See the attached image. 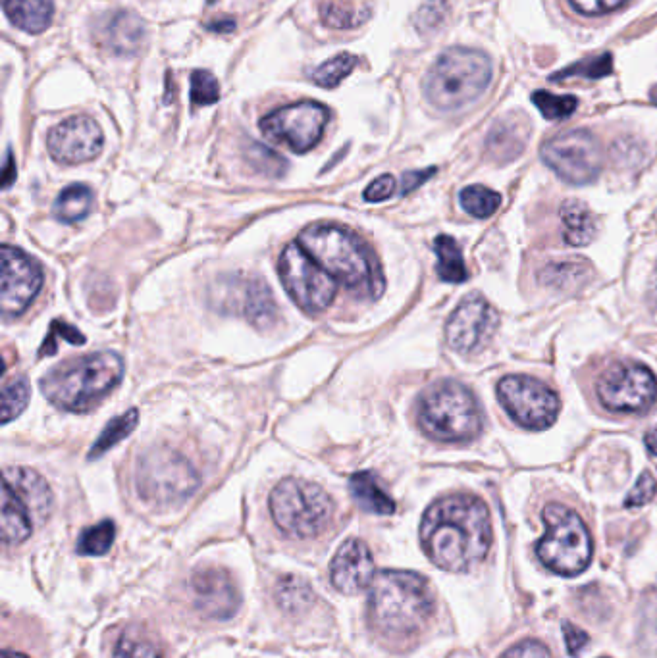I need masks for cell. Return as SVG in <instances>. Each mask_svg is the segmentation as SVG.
Instances as JSON below:
<instances>
[{
  "label": "cell",
  "instance_id": "cell-28",
  "mask_svg": "<svg viewBox=\"0 0 657 658\" xmlns=\"http://www.w3.org/2000/svg\"><path fill=\"white\" fill-rule=\"evenodd\" d=\"M143 33V24L135 16L130 12H118L106 26V47L116 54H132L139 49Z\"/></svg>",
  "mask_w": 657,
  "mask_h": 658
},
{
  "label": "cell",
  "instance_id": "cell-31",
  "mask_svg": "<svg viewBox=\"0 0 657 658\" xmlns=\"http://www.w3.org/2000/svg\"><path fill=\"white\" fill-rule=\"evenodd\" d=\"M91 204L93 193L87 185H70L58 195L54 203V216L64 224H76L89 214Z\"/></svg>",
  "mask_w": 657,
  "mask_h": 658
},
{
  "label": "cell",
  "instance_id": "cell-23",
  "mask_svg": "<svg viewBox=\"0 0 657 658\" xmlns=\"http://www.w3.org/2000/svg\"><path fill=\"white\" fill-rule=\"evenodd\" d=\"M33 514L26 503L2 483V507H0V535L6 545H20L33 533Z\"/></svg>",
  "mask_w": 657,
  "mask_h": 658
},
{
  "label": "cell",
  "instance_id": "cell-30",
  "mask_svg": "<svg viewBox=\"0 0 657 658\" xmlns=\"http://www.w3.org/2000/svg\"><path fill=\"white\" fill-rule=\"evenodd\" d=\"M434 251L438 256V276L442 281L463 283L469 279L461 247L451 235H440L434 241Z\"/></svg>",
  "mask_w": 657,
  "mask_h": 658
},
{
  "label": "cell",
  "instance_id": "cell-8",
  "mask_svg": "<svg viewBox=\"0 0 657 658\" xmlns=\"http://www.w3.org/2000/svg\"><path fill=\"white\" fill-rule=\"evenodd\" d=\"M270 514L278 530L295 539H311L324 532L334 516V501L316 483L288 478L270 493Z\"/></svg>",
  "mask_w": 657,
  "mask_h": 658
},
{
  "label": "cell",
  "instance_id": "cell-11",
  "mask_svg": "<svg viewBox=\"0 0 657 658\" xmlns=\"http://www.w3.org/2000/svg\"><path fill=\"white\" fill-rule=\"evenodd\" d=\"M542 160L563 181L571 185H586L600 176L604 151L592 131L571 129L544 143Z\"/></svg>",
  "mask_w": 657,
  "mask_h": 658
},
{
  "label": "cell",
  "instance_id": "cell-19",
  "mask_svg": "<svg viewBox=\"0 0 657 658\" xmlns=\"http://www.w3.org/2000/svg\"><path fill=\"white\" fill-rule=\"evenodd\" d=\"M374 576V558L367 543L357 537L343 541L330 562L332 585L343 595H357L370 587Z\"/></svg>",
  "mask_w": 657,
  "mask_h": 658
},
{
  "label": "cell",
  "instance_id": "cell-21",
  "mask_svg": "<svg viewBox=\"0 0 657 658\" xmlns=\"http://www.w3.org/2000/svg\"><path fill=\"white\" fill-rule=\"evenodd\" d=\"M4 485H8L31 510L35 522H45L53 512L54 497L49 483L35 470L6 468Z\"/></svg>",
  "mask_w": 657,
  "mask_h": 658
},
{
  "label": "cell",
  "instance_id": "cell-36",
  "mask_svg": "<svg viewBox=\"0 0 657 658\" xmlns=\"http://www.w3.org/2000/svg\"><path fill=\"white\" fill-rule=\"evenodd\" d=\"M355 66H357V56H353L349 52H342V54L326 60L324 64H320L313 72V81L318 87L334 89L355 70Z\"/></svg>",
  "mask_w": 657,
  "mask_h": 658
},
{
  "label": "cell",
  "instance_id": "cell-46",
  "mask_svg": "<svg viewBox=\"0 0 657 658\" xmlns=\"http://www.w3.org/2000/svg\"><path fill=\"white\" fill-rule=\"evenodd\" d=\"M395 193V178L390 174H384L374 179L365 191V201L368 203H382L388 201Z\"/></svg>",
  "mask_w": 657,
  "mask_h": 658
},
{
  "label": "cell",
  "instance_id": "cell-48",
  "mask_svg": "<svg viewBox=\"0 0 657 658\" xmlns=\"http://www.w3.org/2000/svg\"><path fill=\"white\" fill-rule=\"evenodd\" d=\"M436 174V168H428V170H419V172H407L403 176V183H401V193L407 195L415 189H419L424 181L432 178Z\"/></svg>",
  "mask_w": 657,
  "mask_h": 658
},
{
  "label": "cell",
  "instance_id": "cell-1",
  "mask_svg": "<svg viewBox=\"0 0 657 658\" xmlns=\"http://www.w3.org/2000/svg\"><path fill=\"white\" fill-rule=\"evenodd\" d=\"M421 545L438 568L469 572L492 545V522L486 505L473 495H449L424 512Z\"/></svg>",
  "mask_w": 657,
  "mask_h": 658
},
{
  "label": "cell",
  "instance_id": "cell-38",
  "mask_svg": "<svg viewBox=\"0 0 657 658\" xmlns=\"http://www.w3.org/2000/svg\"><path fill=\"white\" fill-rule=\"evenodd\" d=\"M532 101L538 106V110L542 112L544 118L552 120V122H559L565 120L569 116L575 114L579 102L575 97H563V95H553L548 91H536L532 95Z\"/></svg>",
  "mask_w": 657,
  "mask_h": 658
},
{
  "label": "cell",
  "instance_id": "cell-17",
  "mask_svg": "<svg viewBox=\"0 0 657 658\" xmlns=\"http://www.w3.org/2000/svg\"><path fill=\"white\" fill-rule=\"evenodd\" d=\"M105 147L101 126L89 116H76L53 127L47 137L51 158L60 164H85L95 160Z\"/></svg>",
  "mask_w": 657,
  "mask_h": 658
},
{
  "label": "cell",
  "instance_id": "cell-25",
  "mask_svg": "<svg viewBox=\"0 0 657 658\" xmlns=\"http://www.w3.org/2000/svg\"><path fill=\"white\" fill-rule=\"evenodd\" d=\"M592 276V266L584 258H565V260H553L546 264L538 279L546 287L555 291H577L580 285H584Z\"/></svg>",
  "mask_w": 657,
  "mask_h": 658
},
{
  "label": "cell",
  "instance_id": "cell-12",
  "mask_svg": "<svg viewBox=\"0 0 657 658\" xmlns=\"http://www.w3.org/2000/svg\"><path fill=\"white\" fill-rule=\"evenodd\" d=\"M596 395L611 412L640 414L656 403V376L644 364L615 362L600 376Z\"/></svg>",
  "mask_w": 657,
  "mask_h": 658
},
{
  "label": "cell",
  "instance_id": "cell-29",
  "mask_svg": "<svg viewBox=\"0 0 657 658\" xmlns=\"http://www.w3.org/2000/svg\"><path fill=\"white\" fill-rule=\"evenodd\" d=\"M370 16L367 4L361 0H324L320 4V20L332 29H355Z\"/></svg>",
  "mask_w": 657,
  "mask_h": 658
},
{
  "label": "cell",
  "instance_id": "cell-43",
  "mask_svg": "<svg viewBox=\"0 0 657 658\" xmlns=\"http://www.w3.org/2000/svg\"><path fill=\"white\" fill-rule=\"evenodd\" d=\"M656 493V478H654L650 472H644V474L638 478V481H636V485L632 487L631 493L627 495V499H625V507H644V505H648V503L656 497Z\"/></svg>",
  "mask_w": 657,
  "mask_h": 658
},
{
  "label": "cell",
  "instance_id": "cell-24",
  "mask_svg": "<svg viewBox=\"0 0 657 658\" xmlns=\"http://www.w3.org/2000/svg\"><path fill=\"white\" fill-rule=\"evenodd\" d=\"M8 20L26 31L39 35L53 24V0H2Z\"/></svg>",
  "mask_w": 657,
  "mask_h": 658
},
{
  "label": "cell",
  "instance_id": "cell-16",
  "mask_svg": "<svg viewBox=\"0 0 657 658\" xmlns=\"http://www.w3.org/2000/svg\"><path fill=\"white\" fill-rule=\"evenodd\" d=\"M500 326L496 308L480 295H469L455 308L446 326L447 345L461 355L480 353Z\"/></svg>",
  "mask_w": 657,
  "mask_h": 658
},
{
  "label": "cell",
  "instance_id": "cell-27",
  "mask_svg": "<svg viewBox=\"0 0 657 658\" xmlns=\"http://www.w3.org/2000/svg\"><path fill=\"white\" fill-rule=\"evenodd\" d=\"M561 222H563V237L571 247H586L594 241L596 235V220L590 208L579 199H569L561 204Z\"/></svg>",
  "mask_w": 657,
  "mask_h": 658
},
{
  "label": "cell",
  "instance_id": "cell-5",
  "mask_svg": "<svg viewBox=\"0 0 657 658\" xmlns=\"http://www.w3.org/2000/svg\"><path fill=\"white\" fill-rule=\"evenodd\" d=\"M492 81V62L484 52L453 47L442 52L424 77V97L442 112L478 101Z\"/></svg>",
  "mask_w": 657,
  "mask_h": 658
},
{
  "label": "cell",
  "instance_id": "cell-13",
  "mask_svg": "<svg viewBox=\"0 0 657 658\" xmlns=\"http://www.w3.org/2000/svg\"><path fill=\"white\" fill-rule=\"evenodd\" d=\"M498 397L505 412L526 430H548L561 410L557 393L530 376H505L498 383Z\"/></svg>",
  "mask_w": 657,
  "mask_h": 658
},
{
  "label": "cell",
  "instance_id": "cell-42",
  "mask_svg": "<svg viewBox=\"0 0 657 658\" xmlns=\"http://www.w3.org/2000/svg\"><path fill=\"white\" fill-rule=\"evenodd\" d=\"M247 156L251 160V164L268 176H282L288 170V164L282 156L274 154L270 149H266L263 145L253 143V147L247 151Z\"/></svg>",
  "mask_w": 657,
  "mask_h": 658
},
{
  "label": "cell",
  "instance_id": "cell-22",
  "mask_svg": "<svg viewBox=\"0 0 657 658\" xmlns=\"http://www.w3.org/2000/svg\"><path fill=\"white\" fill-rule=\"evenodd\" d=\"M530 122L523 112H511L498 120L486 141L488 156L496 162H509L525 151Z\"/></svg>",
  "mask_w": 657,
  "mask_h": 658
},
{
  "label": "cell",
  "instance_id": "cell-44",
  "mask_svg": "<svg viewBox=\"0 0 657 658\" xmlns=\"http://www.w3.org/2000/svg\"><path fill=\"white\" fill-rule=\"evenodd\" d=\"M501 658H553V655L542 641L526 639L507 649Z\"/></svg>",
  "mask_w": 657,
  "mask_h": 658
},
{
  "label": "cell",
  "instance_id": "cell-35",
  "mask_svg": "<svg viewBox=\"0 0 657 658\" xmlns=\"http://www.w3.org/2000/svg\"><path fill=\"white\" fill-rule=\"evenodd\" d=\"M116 537V526L112 520H103L97 526H91L87 530H83L79 535L78 545L76 551L83 557H103Z\"/></svg>",
  "mask_w": 657,
  "mask_h": 658
},
{
  "label": "cell",
  "instance_id": "cell-40",
  "mask_svg": "<svg viewBox=\"0 0 657 658\" xmlns=\"http://www.w3.org/2000/svg\"><path fill=\"white\" fill-rule=\"evenodd\" d=\"M220 99V87L211 72L197 70L191 76V101L195 106H211Z\"/></svg>",
  "mask_w": 657,
  "mask_h": 658
},
{
  "label": "cell",
  "instance_id": "cell-45",
  "mask_svg": "<svg viewBox=\"0 0 657 658\" xmlns=\"http://www.w3.org/2000/svg\"><path fill=\"white\" fill-rule=\"evenodd\" d=\"M627 0H569V4L582 16H602L621 8Z\"/></svg>",
  "mask_w": 657,
  "mask_h": 658
},
{
  "label": "cell",
  "instance_id": "cell-3",
  "mask_svg": "<svg viewBox=\"0 0 657 658\" xmlns=\"http://www.w3.org/2000/svg\"><path fill=\"white\" fill-rule=\"evenodd\" d=\"M434 610L428 582L417 572L382 570L370 583L368 618L376 632L403 639L421 632Z\"/></svg>",
  "mask_w": 657,
  "mask_h": 658
},
{
  "label": "cell",
  "instance_id": "cell-15",
  "mask_svg": "<svg viewBox=\"0 0 657 658\" xmlns=\"http://www.w3.org/2000/svg\"><path fill=\"white\" fill-rule=\"evenodd\" d=\"M0 266V312L6 320L18 318L39 295L43 270L37 260L10 245L2 247Z\"/></svg>",
  "mask_w": 657,
  "mask_h": 658
},
{
  "label": "cell",
  "instance_id": "cell-47",
  "mask_svg": "<svg viewBox=\"0 0 657 658\" xmlns=\"http://www.w3.org/2000/svg\"><path fill=\"white\" fill-rule=\"evenodd\" d=\"M563 637H565V645H567V651L571 657H580L590 641L588 633L580 630L571 622H563Z\"/></svg>",
  "mask_w": 657,
  "mask_h": 658
},
{
  "label": "cell",
  "instance_id": "cell-4",
  "mask_svg": "<svg viewBox=\"0 0 657 658\" xmlns=\"http://www.w3.org/2000/svg\"><path fill=\"white\" fill-rule=\"evenodd\" d=\"M122 378V356L101 351L56 366L41 380V391L62 410L87 412L103 403Z\"/></svg>",
  "mask_w": 657,
  "mask_h": 658
},
{
  "label": "cell",
  "instance_id": "cell-49",
  "mask_svg": "<svg viewBox=\"0 0 657 658\" xmlns=\"http://www.w3.org/2000/svg\"><path fill=\"white\" fill-rule=\"evenodd\" d=\"M646 447L652 455H657V426L646 433Z\"/></svg>",
  "mask_w": 657,
  "mask_h": 658
},
{
  "label": "cell",
  "instance_id": "cell-20",
  "mask_svg": "<svg viewBox=\"0 0 657 658\" xmlns=\"http://www.w3.org/2000/svg\"><path fill=\"white\" fill-rule=\"evenodd\" d=\"M230 297L232 310L245 316L253 326L268 328L270 324H274L278 308L268 285L261 279H234L230 285Z\"/></svg>",
  "mask_w": 657,
  "mask_h": 658
},
{
  "label": "cell",
  "instance_id": "cell-39",
  "mask_svg": "<svg viewBox=\"0 0 657 658\" xmlns=\"http://www.w3.org/2000/svg\"><path fill=\"white\" fill-rule=\"evenodd\" d=\"M613 70V58L611 54H600L594 58L580 60L577 64L565 68L563 72L555 74L552 79H569V77H590V79H600V77L609 76Z\"/></svg>",
  "mask_w": 657,
  "mask_h": 658
},
{
  "label": "cell",
  "instance_id": "cell-9",
  "mask_svg": "<svg viewBox=\"0 0 657 658\" xmlns=\"http://www.w3.org/2000/svg\"><path fill=\"white\" fill-rule=\"evenodd\" d=\"M135 481L145 503L176 507L197 491L201 478L182 453L170 447H155L141 456Z\"/></svg>",
  "mask_w": 657,
  "mask_h": 658
},
{
  "label": "cell",
  "instance_id": "cell-34",
  "mask_svg": "<svg viewBox=\"0 0 657 658\" xmlns=\"http://www.w3.org/2000/svg\"><path fill=\"white\" fill-rule=\"evenodd\" d=\"M459 203L465 212H469L478 220H486L494 216L501 206V195L484 187V185H471L465 187L459 195Z\"/></svg>",
  "mask_w": 657,
  "mask_h": 658
},
{
  "label": "cell",
  "instance_id": "cell-6",
  "mask_svg": "<svg viewBox=\"0 0 657 658\" xmlns=\"http://www.w3.org/2000/svg\"><path fill=\"white\" fill-rule=\"evenodd\" d=\"M421 430L444 443H465L480 435L484 416L473 393L459 381L434 383L419 399Z\"/></svg>",
  "mask_w": 657,
  "mask_h": 658
},
{
  "label": "cell",
  "instance_id": "cell-14",
  "mask_svg": "<svg viewBox=\"0 0 657 658\" xmlns=\"http://www.w3.org/2000/svg\"><path fill=\"white\" fill-rule=\"evenodd\" d=\"M328 118L330 112L320 102H297L266 114L261 120V131L268 139L303 154L318 145Z\"/></svg>",
  "mask_w": 657,
  "mask_h": 658
},
{
  "label": "cell",
  "instance_id": "cell-2",
  "mask_svg": "<svg viewBox=\"0 0 657 658\" xmlns=\"http://www.w3.org/2000/svg\"><path fill=\"white\" fill-rule=\"evenodd\" d=\"M297 243L349 291L363 293L370 299H378L384 293L386 281L376 254L351 229L315 224L301 231Z\"/></svg>",
  "mask_w": 657,
  "mask_h": 658
},
{
  "label": "cell",
  "instance_id": "cell-37",
  "mask_svg": "<svg viewBox=\"0 0 657 658\" xmlns=\"http://www.w3.org/2000/svg\"><path fill=\"white\" fill-rule=\"evenodd\" d=\"M29 397H31V391H29V383L26 378L6 383L2 389V422L8 424L14 418H18L29 405Z\"/></svg>",
  "mask_w": 657,
  "mask_h": 658
},
{
  "label": "cell",
  "instance_id": "cell-33",
  "mask_svg": "<svg viewBox=\"0 0 657 658\" xmlns=\"http://www.w3.org/2000/svg\"><path fill=\"white\" fill-rule=\"evenodd\" d=\"M276 603L288 614H301L315 603V593L305 580L284 576L276 585Z\"/></svg>",
  "mask_w": 657,
  "mask_h": 658
},
{
  "label": "cell",
  "instance_id": "cell-18",
  "mask_svg": "<svg viewBox=\"0 0 657 658\" xmlns=\"http://www.w3.org/2000/svg\"><path fill=\"white\" fill-rule=\"evenodd\" d=\"M195 608L211 620H230L241 607V591L232 576L218 566L197 568L189 580Z\"/></svg>",
  "mask_w": 657,
  "mask_h": 658
},
{
  "label": "cell",
  "instance_id": "cell-10",
  "mask_svg": "<svg viewBox=\"0 0 657 658\" xmlns=\"http://www.w3.org/2000/svg\"><path fill=\"white\" fill-rule=\"evenodd\" d=\"M278 276L293 303L307 314L324 312L334 303L338 281L332 278L299 243H291L278 260Z\"/></svg>",
  "mask_w": 657,
  "mask_h": 658
},
{
  "label": "cell",
  "instance_id": "cell-32",
  "mask_svg": "<svg viewBox=\"0 0 657 658\" xmlns=\"http://www.w3.org/2000/svg\"><path fill=\"white\" fill-rule=\"evenodd\" d=\"M137 424H139V410L137 408H130L128 412L112 418L106 424L105 430L101 431L95 445L91 447L89 460L101 458L105 453H108L112 447H116L120 441H124L137 428Z\"/></svg>",
  "mask_w": 657,
  "mask_h": 658
},
{
  "label": "cell",
  "instance_id": "cell-50",
  "mask_svg": "<svg viewBox=\"0 0 657 658\" xmlns=\"http://www.w3.org/2000/svg\"><path fill=\"white\" fill-rule=\"evenodd\" d=\"M236 27V24L232 20H226V22H218V24H211L212 31H232Z\"/></svg>",
  "mask_w": 657,
  "mask_h": 658
},
{
  "label": "cell",
  "instance_id": "cell-51",
  "mask_svg": "<svg viewBox=\"0 0 657 658\" xmlns=\"http://www.w3.org/2000/svg\"><path fill=\"white\" fill-rule=\"evenodd\" d=\"M2 658H29L22 653H16V651H2Z\"/></svg>",
  "mask_w": 657,
  "mask_h": 658
},
{
  "label": "cell",
  "instance_id": "cell-41",
  "mask_svg": "<svg viewBox=\"0 0 657 658\" xmlns=\"http://www.w3.org/2000/svg\"><path fill=\"white\" fill-rule=\"evenodd\" d=\"M112 658H162V655L151 641L126 633L120 637Z\"/></svg>",
  "mask_w": 657,
  "mask_h": 658
},
{
  "label": "cell",
  "instance_id": "cell-26",
  "mask_svg": "<svg viewBox=\"0 0 657 658\" xmlns=\"http://www.w3.org/2000/svg\"><path fill=\"white\" fill-rule=\"evenodd\" d=\"M349 493L353 501L370 514L390 516L395 512L394 499L386 493L372 472H357L349 478Z\"/></svg>",
  "mask_w": 657,
  "mask_h": 658
},
{
  "label": "cell",
  "instance_id": "cell-7",
  "mask_svg": "<svg viewBox=\"0 0 657 658\" xmlns=\"http://www.w3.org/2000/svg\"><path fill=\"white\" fill-rule=\"evenodd\" d=\"M546 533L536 545V555L559 576H579L594 555L592 535L579 514L565 505L552 503L544 508Z\"/></svg>",
  "mask_w": 657,
  "mask_h": 658
}]
</instances>
